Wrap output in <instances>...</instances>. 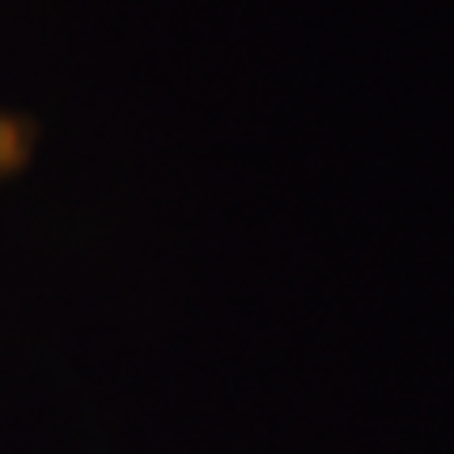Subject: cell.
<instances>
[{
	"instance_id": "obj_1",
	"label": "cell",
	"mask_w": 454,
	"mask_h": 454,
	"mask_svg": "<svg viewBox=\"0 0 454 454\" xmlns=\"http://www.w3.org/2000/svg\"><path fill=\"white\" fill-rule=\"evenodd\" d=\"M38 121L23 118L16 110L0 106V182L20 178L27 167L35 163L38 152Z\"/></svg>"
}]
</instances>
